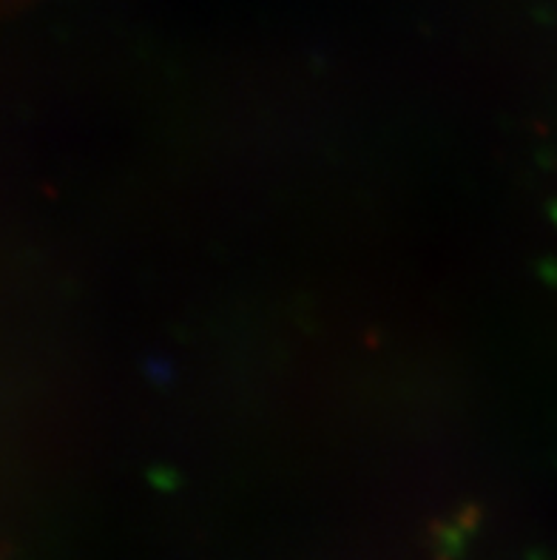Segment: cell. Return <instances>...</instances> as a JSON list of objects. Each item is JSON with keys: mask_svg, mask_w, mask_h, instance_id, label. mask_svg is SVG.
<instances>
[]
</instances>
